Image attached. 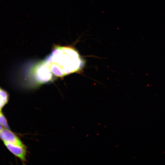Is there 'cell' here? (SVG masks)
Instances as JSON below:
<instances>
[{
    "label": "cell",
    "instance_id": "obj_1",
    "mask_svg": "<svg viewBox=\"0 0 165 165\" xmlns=\"http://www.w3.org/2000/svg\"><path fill=\"white\" fill-rule=\"evenodd\" d=\"M45 61L52 72L57 76L76 71L82 64L76 51L67 47L56 46Z\"/></svg>",
    "mask_w": 165,
    "mask_h": 165
},
{
    "label": "cell",
    "instance_id": "obj_2",
    "mask_svg": "<svg viewBox=\"0 0 165 165\" xmlns=\"http://www.w3.org/2000/svg\"><path fill=\"white\" fill-rule=\"evenodd\" d=\"M0 138L4 142L25 147L19 138L9 130L2 129L0 131Z\"/></svg>",
    "mask_w": 165,
    "mask_h": 165
},
{
    "label": "cell",
    "instance_id": "obj_3",
    "mask_svg": "<svg viewBox=\"0 0 165 165\" xmlns=\"http://www.w3.org/2000/svg\"><path fill=\"white\" fill-rule=\"evenodd\" d=\"M7 148L15 155L19 158L22 161L26 160V148L6 142H4Z\"/></svg>",
    "mask_w": 165,
    "mask_h": 165
},
{
    "label": "cell",
    "instance_id": "obj_4",
    "mask_svg": "<svg viewBox=\"0 0 165 165\" xmlns=\"http://www.w3.org/2000/svg\"><path fill=\"white\" fill-rule=\"evenodd\" d=\"M0 124L6 129L9 130L7 120L1 112H0Z\"/></svg>",
    "mask_w": 165,
    "mask_h": 165
},
{
    "label": "cell",
    "instance_id": "obj_5",
    "mask_svg": "<svg viewBox=\"0 0 165 165\" xmlns=\"http://www.w3.org/2000/svg\"><path fill=\"white\" fill-rule=\"evenodd\" d=\"M2 125L0 124V131L2 130Z\"/></svg>",
    "mask_w": 165,
    "mask_h": 165
},
{
    "label": "cell",
    "instance_id": "obj_6",
    "mask_svg": "<svg viewBox=\"0 0 165 165\" xmlns=\"http://www.w3.org/2000/svg\"><path fill=\"white\" fill-rule=\"evenodd\" d=\"M0 112H1V111H0Z\"/></svg>",
    "mask_w": 165,
    "mask_h": 165
}]
</instances>
